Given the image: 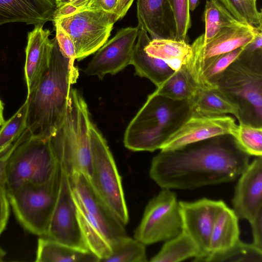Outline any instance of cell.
<instances>
[{
  "instance_id": "obj_38",
  "label": "cell",
  "mask_w": 262,
  "mask_h": 262,
  "mask_svg": "<svg viewBox=\"0 0 262 262\" xmlns=\"http://www.w3.org/2000/svg\"><path fill=\"white\" fill-rule=\"evenodd\" d=\"M89 1L90 0H56L57 10L54 17L73 13L84 7Z\"/></svg>"
},
{
  "instance_id": "obj_11",
  "label": "cell",
  "mask_w": 262,
  "mask_h": 262,
  "mask_svg": "<svg viewBox=\"0 0 262 262\" xmlns=\"http://www.w3.org/2000/svg\"><path fill=\"white\" fill-rule=\"evenodd\" d=\"M77 215L99 229L112 243L126 235L124 225L93 189L89 179L81 172L69 176Z\"/></svg>"
},
{
  "instance_id": "obj_21",
  "label": "cell",
  "mask_w": 262,
  "mask_h": 262,
  "mask_svg": "<svg viewBox=\"0 0 262 262\" xmlns=\"http://www.w3.org/2000/svg\"><path fill=\"white\" fill-rule=\"evenodd\" d=\"M137 42L134 47L130 64L135 70V74L148 79L156 86L165 82L175 72L163 60L149 56L145 48L150 39L147 33L139 30Z\"/></svg>"
},
{
  "instance_id": "obj_39",
  "label": "cell",
  "mask_w": 262,
  "mask_h": 262,
  "mask_svg": "<svg viewBox=\"0 0 262 262\" xmlns=\"http://www.w3.org/2000/svg\"><path fill=\"white\" fill-rule=\"evenodd\" d=\"M118 1L119 0H90L84 7L77 11L82 10H95L114 13L117 7Z\"/></svg>"
},
{
  "instance_id": "obj_30",
  "label": "cell",
  "mask_w": 262,
  "mask_h": 262,
  "mask_svg": "<svg viewBox=\"0 0 262 262\" xmlns=\"http://www.w3.org/2000/svg\"><path fill=\"white\" fill-rule=\"evenodd\" d=\"M204 262H262V249L239 239L227 250L209 254Z\"/></svg>"
},
{
  "instance_id": "obj_22",
  "label": "cell",
  "mask_w": 262,
  "mask_h": 262,
  "mask_svg": "<svg viewBox=\"0 0 262 262\" xmlns=\"http://www.w3.org/2000/svg\"><path fill=\"white\" fill-rule=\"evenodd\" d=\"M36 262H100L90 250L72 247L46 236L37 240Z\"/></svg>"
},
{
  "instance_id": "obj_31",
  "label": "cell",
  "mask_w": 262,
  "mask_h": 262,
  "mask_svg": "<svg viewBox=\"0 0 262 262\" xmlns=\"http://www.w3.org/2000/svg\"><path fill=\"white\" fill-rule=\"evenodd\" d=\"M28 104L26 101L0 128V156L6 152L27 129Z\"/></svg>"
},
{
  "instance_id": "obj_40",
  "label": "cell",
  "mask_w": 262,
  "mask_h": 262,
  "mask_svg": "<svg viewBox=\"0 0 262 262\" xmlns=\"http://www.w3.org/2000/svg\"><path fill=\"white\" fill-rule=\"evenodd\" d=\"M253 236V243L256 247L262 249V209L249 222Z\"/></svg>"
},
{
  "instance_id": "obj_6",
  "label": "cell",
  "mask_w": 262,
  "mask_h": 262,
  "mask_svg": "<svg viewBox=\"0 0 262 262\" xmlns=\"http://www.w3.org/2000/svg\"><path fill=\"white\" fill-rule=\"evenodd\" d=\"M58 165L49 139L32 136L27 128L6 164L5 184L7 191L27 183L47 182L54 174Z\"/></svg>"
},
{
  "instance_id": "obj_1",
  "label": "cell",
  "mask_w": 262,
  "mask_h": 262,
  "mask_svg": "<svg viewBox=\"0 0 262 262\" xmlns=\"http://www.w3.org/2000/svg\"><path fill=\"white\" fill-rule=\"evenodd\" d=\"M250 157L233 136L220 135L161 150L152 159L149 176L162 189H192L235 180L248 166Z\"/></svg>"
},
{
  "instance_id": "obj_15",
  "label": "cell",
  "mask_w": 262,
  "mask_h": 262,
  "mask_svg": "<svg viewBox=\"0 0 262 262\" xmlns=\"http://www.w3.org/2000/svg\"><path fill=\"white\" fill-rule=\"evenodd\" d=\"M139 30L137 26L119 30L96 51L84 73L102 79L106 74H116L130 64Z\"/></svg>"
},
{
  "instance_id": "obj_19",
  "label": "cell",
  "mask_w": 262,
  "mask_h": 262,
  "mask_svg": "<svg viewBox=\"0 0 262 262\" xmlns=\"http://www.w3.org/2000/svg\"><path fill=\"white\" fill-rule=\"evenodd\" d=\"M138 27L153 39H174L177 26L168 0H138Z\"/></svg>"
},
{
  "instance_id": "obj_3",
  "label": "cell",
  "mask_w": 262,
  "mask_h": 262,
  "mask_svg": "<svg viewBox=\"0 0 262 262\" xmlns=\"http://www.w3.org/2000/svg\"><path fill=\"white\" fill-rule=\"evenodd\" d=\"M192 115L189 101L174 100L153 92L128 125L124 146L135 151L160 149Z\"/></svg>"
},
{
  "instance_id": "obj_45",
  "label": "cell",
  "mask_w": 262,
  "mask_h": 262,
  "mask_svg": "<svg viewBox=\"0 0 262 262\" xmlns=\"http://www.w3.org/2000/svg\"><path fill=\"white\" fill-rule=\"evenodd\" d=\"M199 0H188L189 11H193L197 7Z\"/></svg>"
},
{
  "instance_id": "obj_34",
  "label": "cell",
  "mask_w": 262,
  "mask_h": 262,
  "mask_svg": "<svg viewBox=\"0 0 262 262\" xmlns=\"http://www.w3.org/2000/svg\"><path fill=\"white\" fill-rule=\"evenodd\" d=\"M233 136L250 156L262 157V127L239 123Z\"/></svg>"
},
{
  "instance_id": "obj_2",
  "label": "cell",
  "mask_w": 262,
  "mask_h": 262,
  "mask_svg": "<svg viewBox=\"0 0 262 262\" xmlns=\"http://www.w3.org/2000/svg\"><path fill=\"white\" fill-rule=\"evenodd\" d=\"M49 66L35 89L28 95L27 128L31 136L49 139L66 114L71 79L69 59L55 37Z\"/></svg>"
},
{
  "instance_id": "obj_47",
  "label": "cell",
  "mask_w": 262,
  "mask_h": 262,
  "mask_svg": "<svg viewBox=\"0 0 262 262\" xmlns=\"http://www.w3.org/2000/svg\"><path fill=\"white\" fill-rule=\"evenodd\" d=\"M252 1H254L255 2H256V0H252Z\"/></svg>"
},
{
  "instance_id": "obj_17",
  "label": "cell",
  "mask_w": 262,
  "mask_h": 262,
  "mask_svg": "<svg viewBox=\"0 0 262 262\" xmlns=\"http://www.w3.org/2000/svg\"><path fill=\"white\" fill-rule=\"evenodd\" d=\"M232 201L238 219L250 222L262 209V157H257L238 177Z\"/></svg>"
},
{
  "instance_id": "obj_43",
  "label": "cell",
  "mask_w": 262,
  "mask_h": 262,
  "mask_svg": "<svg viewBox=\"0 0 262 262\" xmlns=\"http://www.w3.org/2000/svg\"><path fill=\"white\" fill-rule=\"evenodd\" d=\"M17 140L8 150L0 156V182L5 183V170L7 161L17 143Z\"/></svg>"
},
{
  "instance_id": "obj_7",
  "label": "cell",
  "mask_w": 262,
  "mask_h": 262,
  "mask_svg": "<svg viewBox=\"0 0 262 262\" xmlns=\"http://www.w3.org/2000/svg\"><path fill=\"white\" fill-rule=\"evenodd\" d=\"M61 173L58 163L47 182L27 183L7 191L16 219L28 232L39 237L46 236L59 194Z\"/></svg>"
},
{
  "instance_id": "obj_46",
  "label": "cell",
  "mask_w": 262,
  "mask_h": 262,
  "mask_svg": "<svg viewBox=\"0 0 262 262\" xmlns=\"http://www.w3.org/2000/svg\"><path fill=\"white\" fill-rule=\"evenodd\" d=\"M6 255V252L5 250L0 247V262L4 261Z\"/></svg>"
},
{
  "instance_id": "obj_27",
  "label": "cell",
  "mask_w": 262,
  "mask_h": 262,
  "mask_svg": "<svg viewBox=\"0 0 262 262\" xmlns=\"http://www.w3.org/2000/svg\"><path fill=\"white\" fill-rule=\"evenodd\" d=\"M197 88L186 67L182 66L154 92L174 100L189 101Z\"/></svg>"
},
{
  "instance_id": "obj_4",
  "label": "cell",
  "mask_w": 262,
  "mask_h": 262,
  "mask_svg": "<svg viewBox=\"0 0 262 262\" xmlns=\"http://www.w3.org/2000/svg\"><path fill=\"white\" fill-rule=\"evenodd\" d=\"M92 123L87 104L80 93L70 90L64 118L49 138L61 170L68 176L81 172L89 179L92 168L90 128Z\"/></svg>"
},
{
  "instance_id": "obj_35",
  "label": "cell",
  "mask_w": 262,
  "mask_h": 262,
  "mask_svg": "<svg viewBox=\"0 0 262 262\" xmlns=\"http://www.w3.org/2000/svg\"><path fill=\"white\" fill-rule=\"evenodd\" d=\"M174 15L177 34L174 40L188 43L187 33L191 27L188 0H168Z\"/></svg>"
},
{
  "instance_id": "obj_42",
  "label": "cell",
  "mask_w": 262,
  "mask_h": 262,
  "mask_svg": "<svg viewBox=\"0 0 262 262\" xmlns=\"http://www.w3.org/2000/svg\"><path fill=\"white\" fill-rule=\"evenodd\" d=\"M134 0H119L114 13L115 14V21L122 18L126 14Z\"/></svg>"
},
{
  "instance_id": "obj_5",
  "label": "cell",
  "mask_w": 262,
  "mask_h": 262,
  "mask_svg": "<svg viewBox=\"0 0 262 262\" xmlns=\"http://www.w3.org/2000/svg\"><path fill=\"white\" fill-rule=\"evenodd\" d=\"M215 85L237 107L239 123L262 127V50L244 48Z\"/></svg>"
},
{
  "instance_id": "obj_10",
  "label": "cell",
  "mask_w": 262,
  "mask_h": 262,
  "mask_svg": "<svg viewBox=\"0 0 262 262\" xmlns=\"http://www.w3.org/2000/svg\"><path fill=\"white\" fill-rule=\"evenodd\" d=\"M183 230L179 202L170 189H162L147 203L134 238L145 245L165 242Z\"/></svg>"
},
{
  "instance_id": "obj_8",
  "label": "cell",
  "mask_w": 262,
  "mask_h": 262,
  "mask_svg": "<svg viewBox=\"0 0 262 262\" xmlns=\"http://www.w3.org/2000/svg\"><path fill=\"white\" fill-rule=\"evenodd\" d=\"M92 153L90 182L97 194L125 226L129 215L121 178L106 141L93 124L90 128Z\"/></svg>"
},
{
  "instance_id": "obj_29",
  "label": "cell",
  "mask_w": 262,
  "mask_h": 262,
  "mask_svg": "<svg viewBox=\"0 0 262 262\" xmlns=\"http://www.w3.org/2000/svg\"><path fill=\"white\" fill-rule=\"evenodd\" d=\"M145 246L127 235L120 237L112 243L111 254L102 262H146Z\"/></svg>"
},
{
  "instance_id": "obj_9",
  "label": "cell",
  "mask_w": 262,
  "mask_h": 262,
  "mask_svg": "<svg viewBox=\"0 0 262 262\" xmlns=\"http://www.w3.org/2000/svg\"><path fill=\"white\" fill-rule=\"evenodd\" d=\"M52 20L72 39L78 61L95 53L107 41L116 22L114 13L95 10L77 11Z\"/></svg>"
},
{
  "instance_id": "obj_18",
  "label": "cell",
  "mask_w": 262,
  "mask_h": 262,
  "mask_svg": "<svg viewBox=\"0 0 262 262\" xmlns=\"http://www.w3.org/2000/svg\"><path fill=\"white\" fill-rule=\"evenodd\" d=\"M43 26L35 25L34 29L28 33L24 67L27 95L37 86L50 64L53 40L49 39L50 31Z\"/></svg>"
},
{
  "instance_id": "obj_28",
  "label": "cell",
  "mask_w": 262,
  "mask_h": 262,
  "mask_svg": "<svg viewBox=\"0 0 262 262\" xmlns=\"http://www.w3.org/2000/svg\"><path fill=\"white\" fill-rule=\"evenodd\" d=\"M198 249L183 230L179 235L165 241L160 250L150 260L152 262H179L195 258Z\"/></svg>"
},
{
  "instance_id": "obj_33",
  "label": "cell",
  "mask_w": 262,
  "mask_h": 262,
  "mask_svg": "<svg viewBox=\"0 0 262 262\" xmlns=\"http://www.w3.org/2000/svg\"><path fill=\"white\" fill-rule=\"evenodd\" d=\"M238 21L253 26L262 25V14L252 0H218Z\"/></svg>"
},
{
  "instance_id": "obj_44",
  "label": "cell",
  "mask_w": 262,
  "mask_h": 262,
  "mask_svg": "<svg viewBox=\"0 0 262 262\" xmlns=\"http://www.w3.org/2000/svg\"><path fill=\"white\" fill-rule=\"evenodd\" d=\"M4 104L0 99V127L5 121L4 117Z\"/></svg>"
},
{
  "instance_id": "obj_25",
  "label": "cell",
  "mask_w": 262,
  "mask_h": 262,
  "mask_svg": "<svg viewBox=\"0 0 262 262\" xmlns=\"http://www.w3.org/2000/svg\"><path fill=\"white\" fill-rule=\"evenodd\" d=\"M145 50L149 56L165 61L174 71L186 64L191 53L188 42L169 39L150 40Z\"/></svg>"
},
{
  "instance_id": "obj_16",
  "label": "cell",
  "mask_w": 262,
  "mask_h": 262,
  "mask_svg": "<svg viewBox=\"0 0 262 262\" xmlns=\"http://www.w3.org/2000/svg\"><path fill=\"white\" fill-rule=\"evenodd\" d=\"M235 119L228 115H192L162 145L169 150L217 136H233L237 127Z\"/></svg>"
},
{
  "instance_id": "obj_14",
  "label": "cell",
  "mask_w": 262,
  "mask_h": 262,
  "mask_svg": "<svg viewBox=\"0 0 262 262\" xmlns=\"http://www.w3.org/2000/svg\"><path fill=\"white\" fill-rule=\"evenodd\" d=\"M61 171L59 194L46 236L72 247L89 250L80 227L69 177Z\"/></svg>"
},
{
  "instance_id": "obj_20",
  "label": "cell",
  "mask_w": 262,
  "mask_h": 262,
  "mask_svg": "<svg viewBox=\"0 0 262 262\" xmlns=\"http://www.w3.org/2000/svg\"><path fill=\"white\" fill-rule=\"evenodd\" d=\"M56 0H0V25L21 22L43 25L52 20Z\"/></svg>"
},
{
  "instance_id": "obj_36",
  "label": "cell",
  "mask_w": 262,
  "mask_h": 262,
  "mask_svg": "<svg viewBox=\"0 0 262 262\" xmlns=\"http://www.w3.org/2000/svg\"><path fill=\"white\" fill-rule=\"evenodd\" d=\"M53 23L56 30L55 38L59 47L63 54L70 60L72 82L74 84L76 82L79 76L78 70L74 66V61L76 59L74 44L65 30L57 23Z\"/></svg>"
},
{
  "instance_id": "obj_26",
  "label": "cell",
  "mask_w": 262,
  "mask_h": 262,
  "mask_svg": "<svg viewBox=\"0 0 262 262\" xmlns=\"http://www.w3.org/2000/svg\"><path fill=\"white\" fill-rule=\"evenodd\" d=\"M205 33L199 38L206 43L223 29L244 23L237 20L218 0H207L203 15Z\"/></svg>"
},
{
  "instance_id": "obj_32",
  "label": "cell",
  "mask_w": 262,
  "mask_h": 262,
  "mask_svg": "<svg viewBox=\"0 0 262 262\" xmlns=\"http://www.w3.org/2000/svg\"><path fill=\"white\" fill-rule=\"evenodd\" d=\"M244 48V46L238 48L215 58L203 71L199 88L210 89L216 87L215 84L222 74L239 55Z\"/></svg>"
},
{
  "instance_id": "obj_24",
  "label": "cell",
  "mask_w": 262,
  "mask_h": 262,
  "mask_svg": "<svg viewBox=\"0 0 262 262\" xmlns=\"http://www.w3.org/2000/svg\"><path fill=\"white\" fill-rule=\"evenodd\" d=\"M189 101L193 114L217 116L230 114L238 119L237 107L217 87L210 89L198 87Z\"/></svg>"
},
{
  "instance_id": "obj_23",
  "label": "cell",
  "mask_w": 262,
  "mask_h": 262,
  "mask_svg": "<svg viewBox=\"0 0 262 262\" xmlns=\"http://www.w3.org/2000/svg\"><path fill=\"white\" fill-rule=\"evenodd\" d=\"M238 220L233 210L224 202L215 218L210 238L209 254L227 250L240 239Z\"/></svg>"
},
{
  "instance_id": "obj_37",
  "label": "cell",
  "mask_w": 262,
  "mask_h": 262,
  "mask_svg": "<svg viewBox=\"0 0 262 262\" xmlns=\"http://www.w3.org/2000/svg\"><path fill=\"white\" fill-rule=\"evenodd\" d=\"M10 210V204L4 182H0V235L7 225Z\"/></svg>"
},
{
  "instance_id": "obj_12",
  "label": "cell",
  "mask_w": 262,
  "mask_h": 262,
  "mask_svg": "<svg viewBox=\"0 0 262 262\" xmlns=\"http://www.w3.org/2000/svg\"><path fill=\"white\" fill-rule=\"evenodd\" d=\"M255 35L254 26L243 23L225 28L206 43L198 37L191 45V53L185 66L198 87L204 69L220 55L246 46Z\"/></svg>"
},
{
  "instance_id": "obj_41",
  "label": "cell",
  "mask_w": 262,
  "mask_h": 262,
  "mask_svg": "<svg viewBox=\"0 0 262 262\" xmlns=\"http://www.w3.org/2000/svg\"><path fill=\"white\" fill-rule=\"evenodd\" d=\"M255 35L251 42L244 46V50L248 52L262 50V25L254 26Z\"/></svg>"
},
{
  "instance_id": "obj_13",
  "label": "cell",
  "mask_w": 262,
  "mask_h": 262,
  "mask_svg": "<svg viewBox=\"0 0 262 262\" xmlns=\"http://www.w3.org/2000/svg\"><path fill=\"white\" fill-rule=\"evenodd\" d=\"M224 202L203 198L180 201L183 231L195 244L198 251L192 261L204 262L210 254V242L216 213Z\"/></svg>"
}]
</instances>
